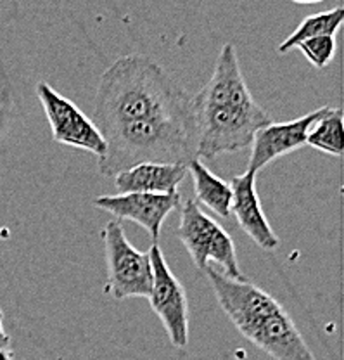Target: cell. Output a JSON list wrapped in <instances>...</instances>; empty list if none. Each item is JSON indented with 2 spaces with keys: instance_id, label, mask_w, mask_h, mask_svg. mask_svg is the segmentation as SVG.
I'll return each instance as SVG.
<instances>
[{
  "instance_id": "obj_1",
  "label": "cell",
  "mask_w": 344,
  "mask_h": 360,
  "mask_svg": "<svg viewBox=\"0 0 344 360\" xmlns=\"http://www.w3.org/2000/svg\"><path fill=\"white\" fill-rule=\"evenodd\" d=\"M133 120H194L192 96L158 63L128 54L100 75L93 99V125Z\"/></svg>"
},
{
  "instance_id": "obj_2",
  "label": "cell",
  "mask_w": 344,
  "mask_h": 360,
  "mask_svg": "<svg viewBox=\"0 0 344 360\" xmlns=\"http://www.w3.org/2000/svg\"><path fill=\"white\" fill-rule=\"evenodd\" d=\"M218 305L239 333L274 360H317L287 310L267 291L244 279L204 269Z\"/></svg>"
},
{
  "instance_id": "obj_3",
  "label": "cell",
  "mask_w": 344,
  "mask_h": 360,
  "mask_svg": "<svg viewBox=\"0 0 344 360\" xmlns=\"http://www.w3.org/2000/svg\"><path fill=\"white\" fill-rule=\"evenodd\" d=\"M106 151L97 158L104 177H116L142 163L189 165L197 158L194 120H133L100 129Z\"/></svg>"
},
{
  "instance_id": "obj_4",
  "label": "cell",
  "mask_w": 344,
  "mask_h": 360,
  "mask_svg": "<svg viewBox=\"0 0 344 360\" xmlns=\"http://www.w3.org/2000/svg\"><path fill=\"white\" fill-rule=\"evenodd\" d=\"M197 132V158L213 160L249 148L260 129L272 123L268 112L253 99L242 103L197 104L192 101Z\"/></svg>"
},
{
  "instance_id": "obj_5",
  "label": "cell",
  "mask_w": 344,
  "mask_h": 360,
  "mask_svg": "<svg viewBox=\"0 0 344 360\" xmlns=\"http://www.w3.org/2000/svg\"><path fill=\"white\" fill-rule=\"evenodd\" d=\"M177 238L185 246L190 260L197 269L209 267V262L218 264L223 276L230 279H242L235 245L229 232L216 220L201 210L199 202L187 200L180 205V224Z\"/></svg>"
},
{
  "instance_id": "obj_6",
  "label": "cell",
  "mask_w": 344,
  "mask_h": 360,
  "mask_svg": "<svg viewBox=\"0 0 344 360\" xmlns=\"http://www.w3.org/2000/svg\"><path fill=\"white\" fill-rule=\"evenodd\" d=\"M107 281L104 292L114 300L147 298L152 288L149 253L138 251L125 234L119 220H110L102 229Z\"/></svg>"
},
{
  "instance_id": "obj_7",
  "label": "cell",
  "mask_w": 344,
  "mask_h": 360,
  "mask_svg": "<svg viewBox=\"0 0 344 360\" xmlns=\"http://www.w3.org/2000/svg\"><path fill=\"white\" fill-rule=\"evenodd\" d=\"M147 253L152 265V288L147 296L151 309L159 317L173 347L185 348L189 343V302L185 290L168 267L158 243Z\"/></svg>"
},
{
  "instance_id": "obj_8",
  "label": "cell",
  "mask_w": 344,
  "mask_h": 360,
  "mask_svg": "<svg viewBox=\"0 0 344 360\" xmlns=\"http://www.w3.org/2000/svg\"><path fill=\"white\" fill-rule=\"evenodd\" d=\"M37 96L47 115L54 142L84 149L97 158L104 155L106 141L85 112L78 110L70 99L55 92L47 82L37 84Z\"/></svg>"
},
{
  "instance_id": "obj_9",
  "label": "cell",
  "mask_w": 344,
  "mask_h": 360,
  "mask_svg": "<svg viewBox=\"0 0 344 360\" xmlns=\"http://www.w3.org/2000/svg\"><path fill=\"white\" fill-rule=\"evenodd\" d=\"M93 205L114 215V220H130L147 231L152 241H158L164 220L171 212L180 208V193L149 194L130 193L116 196H99Z\"/></svg>"
},
{
  "instance_id": "obj_10",
  "label": "cell",
  "mask_w": 344,
  "mask_h": 360,
  "mask_svg": "<svg viewBox=\"0 0 344 360\" xmlns=\"http://www.w3.org/2000/svg\"><path fill=\"white\" fill-rule=\"evenodd\" d=\"M329 110H331V106L319 108V110L308 112V115L301 116V118L284 123H268L267 127L258 130L251 142L248 172L258 174L270 161L298 151L299 148L306 146V137H308V132L313 127V123L319 122Z\"/></svg>"
},
{
  "instance_id": "obj_11",
  "label": "cell",
  "mask_w": 344,
  "mask_h": 360,
  "mask_svg": "<svg viewBox=\"0 0 344 360\" xmlns=\"http://www.w3.org/2000/svg\"><path fill=\"white\" fill-rule=\"evenodd\" d=\"M232 206L230 213L237 219L239 227L256 243L261 250L272 251L279 246V238L272 231L260 198L256 193V174L246 170L242 175L232 179Z\"/></svg>"
},
{
  "instance_id": "obj_12",
  "label": "cell",
  "mask_w": 344,
  "mask_h": 360,
  "mask_svg": "<svg viewBox=\"0 0 344 360\" xmlns=\"http://www.w3.org/2000/svg\"><path fill=\"white\" fill-rule=\"evenodd\" d=\"M187 175L185 165L142 163L116 175L114 187L119 194H170L178 193Z\"/></svg>"
},
{
  "instance_id": "obj_13",
  "label": "cell",
  "mask_w": 344,
  "mask_h": 360,
  "mask_svg": "<svg viewBox=\"0 0 344 360\" xmlns=\"http://www.w3.org/2000/svg\"><path fill=\"white\" fill-rule=\"evenodd\" d=\"M187 172L190 174L194 182V191H196V202L211 210L215 215L230 217L232 206V189L230 184L225 180L216 177L211 170L203 163V160L196 158L187 165Z\"/></svg>"
},
{
  "instance_id": "obj_14",
  "label": "cell",
  "mask_w": 344,
  "mask_h": 360,
  "mask_svg": "<svg viewBox=\"0 0 344 360\" xmlns=\"http://www.w3.org/2000/svg\"><path fill=\"white\" fill-rule=\"evenodd\" d=\"M344 20V9L341 6L334 7V9L322 11V13L308 16L306 20H303L298 25V28L279 45V52H289L291 49L298 47L299 44L305 42V40L315 39V37H324L331 35L336 37V33L339 32Z\"/></svg>"
},
{
  "instance_id": "obj_15",
  "label": "cell",
  "mask_w": 344,
  "mask_h": 360,
  "mask_svg": "<svg viewBox=\"0 0 344 360\" xmlns=\"http://www.w3.org/2000/svg\"><path fill=\"white\" fill-rule=\"evenodd\" d=\"M343 112L338 108H331L319 122L313 123L306 137V146L331 156L343 155Z\"/></svg>"
},
{
  "instance_id": "obj_16",
  "label": "cell",
  "mask_w": 344,
  "mask_h": 360,
  "mask_svg": "<svg viewBox=\"0 0 344 360\" xmlns=\"http://www.w3.org/2000/svg\"><path fill=\"white\" fill-rule=\"evenodd\" d=\"M336 47H338L336 37L331 35L315 37V39L305 40V42L298 45V49L303 52V56H305L317 70H324V68L334 59Z\"/></svg>"
},
{
  "instance_id": "obj_17",
  "label": "cell",
  "mask_w": 344,
  "mask_h": 360,
  "mask_svg": "<svg viewBox=\"0 0 344 360\" xmlns=\"http://www.w3.org/2000/svg\"><path fill=\"white\" fill-rule=\"evenodd\" d=\"M11 347V336L7 335L4 329V312L0 310V348H9Z\"/></svg>"
},
{
  "instance_id": "obj_18",
  "label": "cell",
  "mask_w": 344,
  "mask_h": 360,
  "mask_svg": "<svg viewBox=\"0 0 344 360\" xmlns=\"http://www.w3.org/2000/svg\"><path fill=\"white\" fill-rule=\"evenodd\" d=\"M0 360H14V354L11 348H0Z\"/></svg>"
},
{
  "instance_id": "obj_19",
  "label": "cell",
  "mask_w": 344,
  "mask_h": 360,
  "mask_svg": "<svg viewBox=\"0 0 344 360\" xmlns=\"http://www.w3.org/2000/svg\"><path fill=\"white\" fill-rule=\"evenodd\" d=\"M291 2L305 4V6H310V4H320V2H324V0H291Z\"/></svg>"
}]
</instances>
